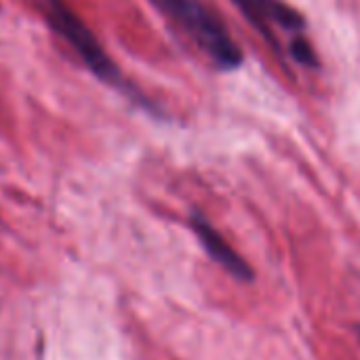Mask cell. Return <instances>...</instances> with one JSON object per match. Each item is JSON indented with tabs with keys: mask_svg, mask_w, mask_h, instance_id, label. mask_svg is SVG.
Segmentation results:
<instances>
[{
	"mask_svg": "<svg viewBox=\"0 0 360 360\" xmlns=\"http://www.w3.org/2000/svg\"><path fill=\"white\" fill-rule=\"evenodd\" d=\"M359 342H360V327H359Z\"/></svg>",
	"mask_w": 360,
	"mask_h": 360,
	"instance_id": "cell-6",
	"label": "cell"
},
{
	"mask_svg": "<svg viewBox=\"0 0 360 360\" xmlns=\"http://www.w3.org/2000/svg\"><path fill=\"white\" fill-rule=\"evenodd\" d=\"M152 4L219 70H236L245 61L243 49L228 27L200 0H152Z\"/></svg>",
	"mask_w": 360,
	"mask_h": 360,
	"instance_id": "cell-2",
	"label": "cell"
},
{
	"mask_svg": "<svg viewBox=\"0 0 360 360\" xmlns=\"http://www.w3.org/2000/svg\"><path fill=\"white\" fill-rule=\"evenodd\" d=\"M232 2L272 46H278L274 38V27H281L295 36H302V32L308 27L304 15L297 13L293 6H289L285 0H232Z\"/></svg>",
	"mask_w": 360,
	"mask_h": 360,
	"instance_id": "cell-3",
	"label": "cell"
},
{
	"mask_svg": "<svg viewBox=\"0 0 360 360\" xmlns=\"http://www.w3.org/2000/svg\"><path fill=\"white\" fill-rule=\"evenodd\" d=\"M289 51H291V57H293L295 63H300L304 68H319V57H316L312 44L304 36H295L291 40Z\"/></svg>",
	"mask_w": 360,
	"mask_h": 360,
	"instance_id": "cell-5",
	"label": "cell"
},
{
	"mask_svg": "<svg viewBox=\"0 0 360 360\" xmlns=\"http://www.w3.org/2000/svg\"><path fill=\"white\" fill-rule=\"evenodd\" d=\"M36 4L42 11L46 23L68 42V46L78 55V59L86 65V70L93 76L127 93L129 97H133V101L141 103L146 110H152V103H148V99L141 93H137L133 84L124 80L114 59L105 53L101 42L97 40L95 32L80 19L76 11H72L63 0H36Z\"/></svg>",
	"mask_w": 360,
	"mask_h": 360,
	"instance_id": "cell-1",
	"label": "cell"
},
{
	"mask_svg": "<svg viewBox=\"0 0 360 360\" xmlns=\"http://www.w3.org/2000/svg\"><path fill=\"white\" fill-rule=\"evenodd\" d=\"M190 226L194 230V234L198 236L200 245L205 247V251L226 270L230 272L234 278L238 281H253V270L251 266L226 243V238L209 224L207 217H202L200 213H192V219H190Z\"/></svg>",
	"mask_w": 360,
	"mask_h": 360,
	"instance_id": "cell-4",
	"label": "cell"
}]
</instances>
